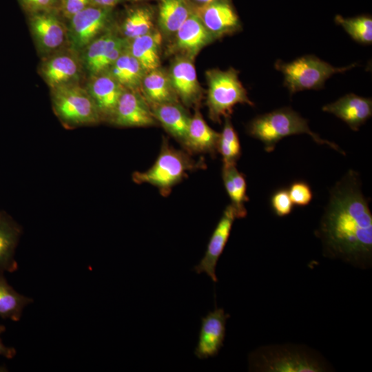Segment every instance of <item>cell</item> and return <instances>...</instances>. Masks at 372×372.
<instances>
[{"instance_id": "8fae6325", "label": "cell", "mask_w": 372, "mask_h": 372, "mask_svg": "<svg viewBox=\"0 0 372 372\" xmlns=\"http://www.w3.org/2000/svg\"><path fill=\"white\" fill-rule=\"evenodd\" d=\"M167 72L180 102L184 106L198 107L203 97V88L197 78L194 60L175 56Z\"/></svg>"}, {"instance_id": "8d00e7d4", "label": "cell", "mask_w": 372, "mask_h": 372, "mask_svg": "<svg viewBox=\"0 0 372 372\" xmlns=\"http://www.w3.org/2000/svg\"><path fill=\"white\" fill-rule=\"evenodd\" d=\"M122 1L123 0H90V2L92 6L112 8Z\"/></svg>"}, {"instance_id": "74e56055", "label": "cell", "mask_w": 372, "mask_h": 372, "mask_svg": "<svg viewBox=\"0 0 372 372\" xmlns=\"http://www.w3.org/2000/svg\"><path fill=\"white\" fill-rule=\"evenodd\" d=\"M194 9L206 5L214 0H187Z\"/></svg>"}, {"instance_id": "484cf974", "label": "cell", "mask_w": 372, "mask_h": 372, "mask_svg": "<svg viewBox=\"0 0 372 372\" xmlns=\"http://www.w3.org/2000/svg\"><path fill=\"white\" fill-rule=\"evenodd\" d=\"M156 16L148 6H138L130 9L121 26L123 37L130 41L156 30Z\"/></svg>"}, {"instance_id": "836d02e7", "label": "cell", "mask_w": 372, "mask_h": 372, "mask_svg": "<svg viewBox=\"0 0 372 372\" xmlns=\"http://www.w3.org/2000/svg\"><path fill=\"white\" fill-rule=\"evenodd\" d=\"M90 5V0H61V10L64 16L70 19Z\"/></svg>"}, {"instance_id": "ffe728a7", "label": "cell", "mask_w": 372, "mask_h": 372, "mask_svg": "<svg viewBox=\"0 0 372 372\" xmlns=\"http://www.w3.org/2000/svg\"><path fill=\"white\" fill-rule=\"evenodd\" d=\"M21 234V227L6 212L0 211V274L17 270L14 256Z\"/></svg>"}, {"instance_id": "7c38bea8", "label": "cell", "mask_w": 372, "mask_h": 372, "mask_svg": "<svg viewBox=\"0 0 372 372\" xmlns=\"http://www.w3.org/2000/svg\"><path fill=\"white\" fill-rule=\"evenodd\" d=\"M110 123L118 127H149L158 124L141 92L127 89L119 99Z\"/></svg>"}, {"instance_id": "7402d4cb", "label": "cell", "mask_w": 372, "mask_h": 372, "mask_svg": "<svg viewBox=\"0 0 372 372\" xmlns=\"http://www.w3.org/2000/svg\"><path fill=\"white\" fill-rule=\"evenodd\" d=\"M193 12L187 0H159L156 17L158 30L169 39Z\"/></svg>"}, {"instance_id": "7a4b0ae2", "label": "cell", "mask_w": 372, "mask_h": 372, "mask_svg": "<svg viewBox=\"0 0 372 372\" xmlns=\"http://www.w3.org/2000/svg\"><path fill=\"white\" fill-rule=\"evenodd\" d=\"M249 371L323 372L329 363L315 350L304 345L285 344L260 347L248 356Z\"/></svg>"}, {"instance_id": "5b68a950", "label": "cell", "mask_w": 372, "mask_h": 372, "mask_svg": "<svg viewBox=\"0 0 372 372\" xmlns=\"http://www.w3.org/2000/svg\"><path fill=\"white\" fill-rule=\"evenodd\" d=\"M238 74V71L233 68L227 70L210 69L206 71L208 87L206 105L212 121L220 123L222 118L231 116L237 104L254 105L240 82Z\"/></svg>"}, {"instance_id": "6da1fadb", "label": "cell", "mask_w": 372, "mask_h": 372, "mask_svg": "<svg viewBox=\"0 0 372 372\" xmlns=\"http://www.w3.org/2000/svg\"><path fill=\"white\" fill-rule=\"evenodd\" d=\"M316 236L324 257L355 267L372 265V214L359 174L349 170L329 192Z\"/></svg>"}, {"instance_id": "4fadbf2b", "label": "cell", "mask_w": 372, "mask_h": 372, "mask_svg": "<svg viewBox=\"0 0 372 372\" xmlns=\"http://www.w3.org/2000/svg\"><path fill=\"white\" fill-rule=\"evenodd\" d=\"M194 12L216 39L241 29L238 14L228 0H214L194 9Z\"/></svg>"}, {"instance_id": "cb8c5ba5", "label": "cell", "mask_w": 372, "mask_h": 372, "mask_svg": "<svg viewBox=\"0 0 372 372\" xmlns=\"http://www.w3.org/2000/svg\"><path fill=\"white\" fill-rule=\"evenodd\" d=\"M222 179L230 205L234 207L238 218H244L247 214L245 203L249 201L247 195V182L245 175L240 172L236 164L223 163Z\"/></svg>"}, {"instance_id": "f35d334b", "label": "cell", "mask_w": 372, "mask_h": 372, "mask_svg": "<svg viewBox=\"0 0 372 372\" xmlns=\"http://www.w3.org/2000/svg\"><path fill=\"white\" fill-rule=\"evenodd\" d=\"M134 1H147V0H134Z\"/></svg>"}, {"instance_id": "5bb4252c", "label": "cell", "mask_w": 372, "mask_h": 372, "mask_svg": "<svg viewBox=\"0 0 372 372\" xmlns=\"http://www.w3.org/2000/svg\"><path fill=\"white\" fill-rule=\"evenodd\" d=\"M230 318L223 308H215L201 318L198 339L194 349L195 356L200 360L215 357L223 347L226 335V323Z\"/></svg>"}, {"instance_id": "9a60e30c", "label": "cell", "mask_w": 372, "mask_h": 372, "mask_svg": "<svg viewBox=\"0 0 372 372\" xmlns=\"http://www.w3.org/2000/svg\"><path fill=\"white\" fill-rule=\"evenodd\" d=\"M124 90L107 72L94 76L87 90L95 103L102 121L110 123Z\"/></svg>"}, {"instance_id": "d590c367", "label": "cell", "mask_w": 372, "mask_h": 372, "mask_svg": "<svg viewBox=\"0 0 372 372\" xmlns=\"http://www.w3.org/2000/svg\"><path fill=\"white\" fill-rule=\"evenodd\" d=\"M6 331L5 326L0 324V335ZM0 355L6 358L12 359L16 355V350L13 347L5 346L0 338Z\"/></svg>"}, {"instance_id": "3957f363", "label": "cell", "mask_w": 372, "mask_h": 372, "mask_svg": "<svg viewBox=\"0 0 372 372\" xmlns=\"http://www.w3.org/2000/svg\"><path fill=\"white\" fill-rule=\"evenodd\" d=\"M206 168L203 158L196 161L185 150L175 149L167 138H163L158 156L154 164L145 171L134 172L132 180L136 184L147 183L158 189L164 197L192 171Z\"/></svg>"}, {"instance_id": "1f68e13d", "label": "cell", "mask_w": 372, "mask_h": 372, "mask_svg": "<svg viewBox=\"0 0 372 372\" xmlns=\"http://www.w3.org/2000/svg\"><path fill=\"white\" fill-rule=\"evenodd\" d=\"M270 202L272 210L279 217L286 216L293 211V204L286 188L276 190L272 194Z\"/></svg>"}, {"instance_id": "e0dca14e", "label": "cell", "mask_w": 372, "mask_h": 372, "mask_svg": "<svg viewBox=\"0 0 372 372\" xmlns=\"http://www.w3.org/2000/svg\"><path fill=\"white\" fill-rule=\"evenodd\" d=\"M219 138L220 133L208 125L198 107H195L190 118L184 150L189 154L203 153L215 156L218 153Z\"/></svg>"}, {"instance_id": "8992f818", "label": "cell", "mask_w": 372, "mask_h": 372, "mask_svg": "<svg viewBox=\"0 0 372 372\" xmlns=\"http://www.w3.org/2000/svg\"><path fill=\"white\" fill-rule=\"evenodd\" d=\"M356 65L351 64L343 68H335L313 55H306L285 63L278 61L276 70L284 75V85L290 94L306 90H319L325 81L334 74L344 72Z\"/></svg>"}, {"instance_id": "603a6c76", "label": "cell", "mask_w": 372, "mask_h": 372, "mask_svg": "<svg viewBox=\"0 0 372 372\" xmlns=\"http://www.w3.org/2000/svg\"><path fill=\"white\" fill-rule=\"evenodd\" d=\"M30 25L33 34L42 49L53 50L63 43L65 36L64 28L53 14H34L31 19Z\"/></svg>"}, {"instance_id": "e575fe53", "label": "cell", "mask_w": 372, "mask_h": 372, "mask_svg": "<svg viewBox=\"0 0 372 372\" xmlns=\"http://www.w3.org/2000/svg\"><path fill=\"white\" fill-rule=\"evenodd\" d=\"M24 6L34 10H41L52 7L56 0H21Z\"/></svg>"}, {"instance_id": "9c48e42d", "label": "cell", "mask_w": 372, "mask_h": 372, "mask_svg": "<svg viewBox=\"0 0 372 372\" xmlns=\"http://www.w3.org/2000/svg\"><path fill=\"white\" fill-rule=\"evenodd\" d=\"M238 219L236 211L229 204L224 209L208 241L205 254L193 267L196 273H205L214 282L218 281L216 267L230 236L233 224Z\"/></svg>"}, {"instance_id": "ac0fdd59", "label": "cell", "mask_w": 372, "mask_h": 372, "mask_svg": "<svg viewBox=\"0 0 372 372\" xmlns=\"http://www.w3.org/2000/svg\"><path fill=\"white\" fill-rule=\"evenodd\" d=\"M158 123L183 147L191 116L180 102L149 105Z\"/></svg>"}, {"instance_id": "d4e9b609", "label": "cell", "mask_w": 372, "mask_h": 372, "mask_svg": "<svg viewBox=\"0 0 372 372\" xmlns=\"http://www.w3.org/2000/svg\"><path fill=\"white\" fill-rule=\"evenodd\" d=\"M106 72L125 89L138 92H141V82L146 73L127 47Z\"/></svg>"}, {"instance_id": "4dcf8cb0", "label": "cell", "mask_w": 372, "mask_h": 372, "mask_svg": "<svg viewBox=\"0 0 372 372\" xmlns=\"http://www.w3.org/2000/svg\"><path fill=\"white\" fill-rule=\"evenodd\" d=\"M335 21L355 41L362 44L372 43V19L369 16H360L355 18L344 19L338 16Z\"/></svg>"}, {"instance_id": "2e32d148", "label": "cell", "mask_w": 372, "mask_h": 372, "mask_svg": "<svg viewBox=\"0 0 372 372\" xmlns=\"http://www.w3.org/2000/svg\"><path fill=\"white\" fill-rule=\"evenodd\" d=\"M322 110L340 118L352 130L358 131L372 115V100L351 93L324 105Z\"/></svg>"}, {"instance_id": "ba28073f", "label": "cell", "mask_w": 372, "mask_h": 372, "mask_svg": "<svg viewBox=\"0 0 372 372\" xmlns=\"http://www.w3.org/2000/svg\"><path fill=\"white\" fill-rule=\"evenodd\" d=\"M112 8L88 6L70 18V37L75 49L87 46L105 30L111 20Z\"/></svg>"}, {"instance_id": "d6986e66", "label": "cell", "mask_w": 372, "mask_h": 372, "mask_svg": "<svg viewBox=\"0 0 372 372\" xmlns=\"http://www.w3.org/2000/svg\"><path fill=\"white\" fill-rule=\"evenodd\" d=\"M140 90L149 105L180 102L167 70L161 67L145 73Z\"/></svg>"}, {"instance_id": "f1b7e54d", "label": "cell", "mask_w": 372, "mask_h": 372, "mask_svg": "<svg viewBox=\"0 0 372 372\" xmlns=\"http://www.w3.org/2000/svg\"><path fill=\"white\" fill-rule=\"evenodd\" d=\"M32 302V298L17 292L0 274V318L19 321L24 307Z\"/></svg>"}, {"instance_id": "277c9868", "label": "cell", "mask_w": 372, "mask_h": 372, "mask_svg": "<svg viewBox=\"0 0 372 372\" xmlns=\"http://www.w3.org/2000/svg\"><path fill=\"white\" fill-rule=\"evenodd\" d=\"M248 134L264 145L267 152L274 150L276 144L283 138L307 134L319 145H327L342 155L344 152L335 143L324 140L312 132L308 121L291 107H282L256 116L247 125Z\"/></svg>"}, {"instance_id": "52a82bcc", "label": "cell", "mask_w": 372, "mask_h": 372, "mask_svg": "<svg viewBox=\"0 0 372 372\" xmlns=\"http://www.w3.org/2000/svg\"><path fill=\"white\" fill-rule=\"evenodd\" d=\"M53 110L68 128L96 125L101 118L87 90L71 83L52 88Z\"/></svg>"}, {"instance_id": "4316f807", "label": "cell", "mask_w": 372, "mask_h": 372, "mask_svg": "<svg viewBox=\"0 0 372 372\" xmlns=\"http://www.w3.org/2000/svg\"><path fill=\"white\" fill-rule=\"evenodd\" d=\"M42 75L52 87L70 83L79 71L77 61L70 55H57L47 61L41 68Z\"/></svg>"}, {"instance_id": "44dd1931", "label": "cell", "mask_w": 372, "mask_h": 372, "mask_svg": "<svg viewBox=\"0 0 372 372\" xmlns=\"http://www.w3.org/2000/svg\"><path fill=\"white\" fill-rule=\"evenodd\" d=\"M163 36L156 29L150 33L128 41L127 49L145 72L161 67Z\"/></svg>"}, {"instance_id": "f546056e", "label": "cell", "mask_w": 372, "mask_h": 372, "mask_svg": "<svg viewBox=\"0 0 372 372\" xmlns=\"http://www.w3.org/2000/svg\"><path fill=\"white\" fill-rule=\"evenodd\" d=\"M224 118L225 123L220 133L217 151L221 155L223 163L236 164L241 156L240 140L230 116Z\"/></svg>"}, {"instance_id": "d6a6232c", "label": "cell", "mask_w": 372, "mask_h": 372, "mask_svg": "<svg viewBox=\"0 0 372 372\" xmlns=\"http://www.w3.org/2000/svg\"><path fill=\"white\" fill-rule=\"evenodd\" d=\"M287 189L293 205L306 206L313 198L312 190L309 185L304 180L293 182Z\"/></svg>"}, {"instance_id": "83f0119b", "label": "cell", "mask_w": 372, "mask_h": 372, "mask_svg": "<svg viewBox=\"0 0 372 372\" xmlns=\"http://www.w3.org/2000/svg\"><path fill=\"white\" fill-rule=\"evenodd\" d=\"M123 39L114 31L108 30L93 40L87 46L84 56L87 70L96 74L101 62Z\"/></svg>"}, {"instance_id": "30bf717a", "label": "cell", "mask_w": 372, "mask_h": 372, "mask_svg": "<svg viewBox=\"0 0 372 372\" xmlns=\"http://www.w3.org/2000/svg\"><path fill=\"white\" fill-rule=\"evenodd\" d=\"M215 40L216 39L205 27L193 10L192 14L172 37L168 53L194 60L204 47Z\"/></svg>"}]
</instances>
